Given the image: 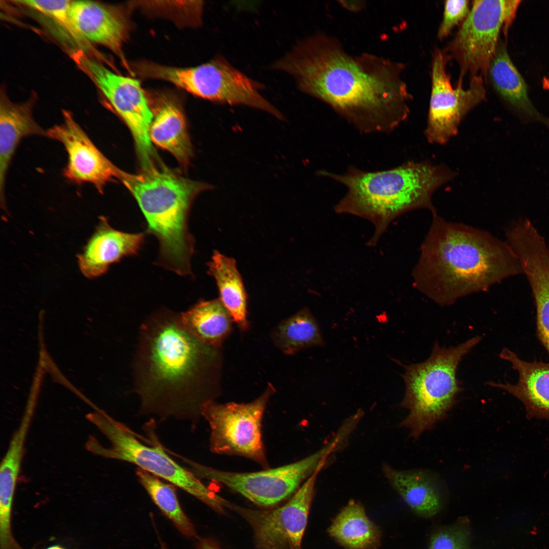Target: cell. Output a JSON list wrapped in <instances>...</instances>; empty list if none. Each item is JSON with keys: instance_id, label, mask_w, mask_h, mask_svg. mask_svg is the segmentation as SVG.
Instances as JSON below:
<instances>
[{"instance_id": "obj_1", "label": "cell", "mask_w": 549, "mask_h": 549, "mask_svg": "<svg viewBox=\"0 0 549 549\" xmlns=\"http://www.w3.org/2000/svg\"><path fill=\"white\" fill-rule=\"evenodd\" d=\"M270 68L292 77L301 92L362 133L391 132L408 116L411 97L403 64L367 53L352 55L325 34L297 42Z\"/></svg>"}, {"instance_id": "obj_2", "label": "cell", "mask_w": 549, "mask_h": 549, "mask_svg": "<svg viewBox=\"0 0 549 549\" xmlns=\"http://www.w3.org/2000/svg\"><path fill=\"white\" fill-rule=\"evenodd\" d=\"M219 349L192 334L180 314L165 310L147 318L134 365L141 413L198 421L217 395Z\"/></svg>"}, {"instance_id": "obj_3", "label": "cell", "mask_w": 549, "mask_h": 549, "mask_svg": "<svg viewBox=\"0 0 549 549\" xmlns=\"http://www.w3.org/2000/svg\"><path fill=\"white\" fill-rule=\"evenodd\" d=\"M412 271L416 289L445 306L523 274L513 250L490 232L435 212Z\"/></svg>"}, {"instance_id": "obj_4", "label": "cell", "mask_w": 549, "mask_h": 549, "mask_svg": "<svg viewBox=\"0 0 549 549\" xmlns=\"http://www.w3.org/2000/svg\"><path fill=\"white\" fill-rule=\"evenodd\" d=\"M318 174L346 187L334 209L371 221L376 228L373 243L392 220L405 212L419 208L436 212L434 193L455 176L443 165L412 161L385 170L368 171L351 166L342 174L321 170Z\"/></svg>"}, {"instance_id": "obj_5", "label": "cell", "mask_w": 549, "mask_h": 549, "mask_svg": "<svg viewBox=\"0 0 549 549\" xmlns=\"http://www.w3.org/2000/svg\"><path fill=\"white\" fill-rule=\"evenodd\" d=\"M119 179L136 200L147 223L146 232L159 242L157 264L180 276H191L195 240L188 228L193 200L212 188L162 166L138 174L120 170Z\"/></svg>"}, {"instance_id": "obj_6", "label": "cell", "mask_w": 549, "mask_h": 549, "mask_svg": "<svg viewBox=\"0 0 549 549\" xmlns=\"http://www.w3.org/2000/svg\"><path fill=\"white\" fill-rule=\"evenodd\" d=\"M481 340L476 336L448 348L436 342L426 360L405 367L406 390L400 405L409 414L400 426L408 429L411 437L417 439L432 430L455 405L462 389L456 378L458 365Z\"/></svg>"}, {"instance_id": "obj_7", "label": "cell", "mask_w": 549, "mask_h": 549, "mask_svg": "<svg viewBox=\"0 0 549 549\" xmlns=\"http://www.w3.org/2000/svg\"><path fill=\"white\" fill-rule=\"evenodd\" d=\"M86 418L110 443V447H105L90 436L85 443L89 451L105 458L134 464L180 488L216 512H226L224 498L206 486L191 470L179 465L162 447L143 443L130 429L103 411L89 413Z\"/></svg>"}, {"instance_id": "obj_8", "label": "cell", "mask_w": 549, "mask_h": 549, "mask_svg": "<svg viewBox=\"0 0 549 549\" xmlns=\"http://www.w3.org/2000/svg\"><path fill=\"white\" fill-rule=\"evenodd\" d=\"M146 77L170 82L191 94L211 102L245 106L262 110L281 120L286 118L261 92L264 85L234 67L219 55L208 62L190 68L146 64Z\"/></svg>"}, {"instance_id": "obj_9", "label": "cell", "mask_w": 549, "mask_h": 549, "mask_svg": "<svg viewBox=\"0 0 549 549\" xmlns=\"http://www.w3.org/2000/svg\"><path fill=\"white\" fill-rule=\"evenodd\" d=\"M345 437L336 432L326 444L314 453L295 462L252 472H233L210 468L193 461L186 462L199 478L227 486L255 504L276 505L291 497L329 457L345 445Z\"/></svg>"}, {"instance_id": "obj_10", "label": "cell", "mask_w": 549, "mask_h": 549, "mask_svg": "<svg viewBox=\"0 0 549 549\" xmlns=\"http://www.w3.org/2000/svg\"><path fill=\"white\" fill-rule=\"evenodd\" d=\"M520 1H474L467 17L443 51L460 66V78H486L502 28L506 37Z\"/></svg>"}, {"instance_id": "obj_11", "label": "cell", "mask_w": 549, "mask_h": 549, "mask_svg": "<svg viewBox=\"0 0 549 549\" xmlns=\"http://www.w3.org/2000/svg\"><path fill=\"white\" fill-rule=\"evenodd\" d=\"M275 391L269 383L265 391L249 403L221 404L212 400L205 403L201 415L210 426L211 451L245 457L268 469L262 438V420L267 403Z\"/></svg>"}, {"instance_id": "obj_12", "label": "cell", "mask_w": 549, "mask_h": 549, "mask_svg": "<svg viewBox=\"0 0 549 549\" xmlns=\"http://www.w3.org/2000/svg\"><path fill=\"white\" fill-rule=\"evenodd\" d=\"M319 468L284 505L273 509L242 507L224 499L223 505L239 515L252 530L255 549H301L314 497Z\"/></svg>"}, {"instance_id": "obj_13", "label": "cell", "mask_w": 549, "mask_h": 549, "mask_svg": "<svg viewBox=\"0 0 549 549\" xmlns=\"http://www.w3.org/2000/svg\"><path fill=\"white\" fill-rule=\"evenodd\" d=\"M448 59L443 51L436 50L432 68V89L424 134L431 143L444 144L455 136L463 118L485 98L484 78H471L469 87L459 79L455 88L446 70Z\"/></svg>"}, {"instance_id": "obj_14", "label": "cell", "mask_w": 549, "mask_h": 549, "mask_svg": "<svg viewBox=\"0 0 549 549\" xmlns=\"http://www.w3.org/2000/svg\"><path fill=\"white\" fill-rule=\"evenodd\" d=\"M81 63L129 127L143 169L152 166L154 153L149 129L154 114L139 81L88 58L81 57Z\"/></svg>"}, {"instance_id": "obj_15", "label": "cell", "mask_w": 549, "mask_h": 549, "mask_svg": "<svg viewBox=\"0 0 549 549\" xmlns=\"http://www.w3.org/2000/svg\"><path fill=\"white\" fill-rule=\"evenodd\" d=\"M63 114V123L46 133L47 137L61 143L67 152L65 177L77 184H90L103 192L107 184L119 178L120 170L97 148L69 111L64 110Z\"/></svg>"}, {"instance_id": "obj_16", "label": "cell", "mask_w": 549, "mask_h": 549, "mask_svg": "<svg viewBox=\"0 0 549 549\" xmlns=\"http://www.w3.org/2000/svg\"><path fill=\"white\" fill-rule=\"evenodd\" d=\"M145 233H127L112 227L102 217L82 252L78 255L79 268L89 279L104 274L110 266L123 258L138 253Z\"/></svg>"}, {"instance_id": "obj_17", "label": "cell", "mask_w": 549, "mask_h": 549, "mask_svg": "<svg viewBox=\"0 0 549 549\" xmlns=\"http://www.w3.org/2000/svg\"><path fill=\"white\" fill-rule=\"evenodd\" d=\"M70 15L81 38L119 53L129 26L123 12L114 7L89 1H72Z\"/></svg>"}, {"instance_id": "obj_18", "label": "cell", "mask_w": 549, "mask_h": 549, "mask_svg": "<svg viewBox=\"0 0 549 549\" xmlns=\"http://www.w3.org/2000/svg\"><path fill=\"white\" fill-rule=\"evenodd\" d=\"M500 357L510 362L518 372V382L512 384L492 381L487 384L505 390L519 399L530 418L549 419V363L524 361L507 348L502 350Z\"/></svg>"}, {"instance_id": "obj_19", "label": "cell", "mask_w": 549, "mask_h": 549, "mask_svg": "<svg viewBox=\"0 0 549 549\" xmlns=\"http://www.w3.org/2000/svg\"><path fill=\"white\" fill-rule=\"evenodd\" d=\"M45 136L44 130L35 120L33 102L15 103L4 95L0 103V195L5 204L6 175L16 148L23 138Z\"/></svg>"}, {"instance_id": "obj_20", "label": "cell", "mask_w": 549, "mask_h": 549, "mask_svg": "<svg viewBox=\"0 0 549 549\" xmlns=\"http://www.w3.org/2000/svg\"><path fill=\"white\" fill-rule=\"evenodd\" d=\"M383 472L389 483L417 514L436 515L441 509V499L435 478L423 470H399L388 464Z\"/></svg>"}, {"instance_id": "obj_21", "label": "cell", "mask_w": 549, "mask_h": 549, "mask_svg": "<svg viewBox=\"0 0 549 549\" xmlns=\"http://www.w3.org/2000/svg\"><path fill=\"white\" fill-rule=\"evenodd\" d=\"M151 141L169 151L181 163L187 165L192 155L185 117L178 104L172 99L163 101L157 110L149 129Z\"/></svg>"}, {"instance_id": "obj_22", "label": "cell", "mask_w": 549, "mask_h": 549, "mask_svg": "<svg viewBox=\"0 0 549 549\" xmlns=\"http://www.w3.org/2000/svg\"><path fill=\"white\" fill-rule=\"evenodd\" d=\"M328 532L344 549H378L381 532L360 503L351 500L333 520Z\"/></svg>"}, {"instance_id": "obj_23", "label": "cell", "mask_w": 549, "mask_h": 549, "mask_svg": "<svg viewBox=\"0 0 549 549\" xmlns=\"http://www.w3.org/2000/svg\"><path fill=\"white\" fill-rule=\"evenodd\" d=\"M208 266V272L216 282L219 300L239 328L247 331L250 326L247 296L235 260L215 251Z\"/></svg>"}, {"instance_id": "obj_24", "label": "cell", "mask_w": 549, "mask_h": 549, "mask_svg": "<svg viewBox=\"0 0 549 549\" xmlns=\"http://www.w3.org/2000/svg\"><path fill=\"white\" fill-rule=\"evenodd\" d=\"M488 73L496 89L505 101L527 116L549 124L532 104L526 84L502 43H498Z\"/></svg>"}, {"instance_id": "obj_25", "label": "cell", "mask_w": 549, "mask_h": 549, "mask_svg": "<svg viewBox=\"0 0 549 549\" xmlns=\"http://www.w3.org/2000/svg\"><path fill=\"white\" fill-rule=\"evenodd\" d=\"M180 316L192 334L216 348H220L232 329L233 321L219 299L199 301Z\"/></svg>"}, {"instance_id": "obj_26", "label": "cell", "mask_w": 549, "mask_h": 549, "mask_svg": "<svg viewBox=\"0 0 549 549\" xmlns=\"http://www.w3.org/2000/svg\"><path fill=\"white\" fill-rule=\"evenodd\" d=\"M275 345L285 354L325 345L318 322L308 309H303L280 322L272 330Z\"/></svg>"}, {"instance_id": "obj_27", "label": "cell", "mask_w": 549, "mask_h": 549, "mask_svg": "<svg viewBox=\"0 0 549 549\" xmlns=\"http://www.w3.org/2000/svg\"><path fill=\"white\" fill-rule=\"evenodd\" d=\"M522 268L536 306L538 336L549 354V252L528 257Z\"/></svg>"}, {"instance_id": "obj_28", "label": "cell", "mask_w": 549, "mask_h": 549, "mask_svg": "<svg viewBox=\"0 0 549 549\" xmlns=\"http://www.w3.org/2000/svg\"><path fill=\"white\" fill-rule=\"evenodd\" d=\"M136 474L154 504L178 531L186 537H196L195 527L180 505L175 486L139 468Z\"/></svg>"}, {"instance_id": "obj_29", "label": "cell", "mask_w": 549, "mask_h": 549, "mask_svg": "<svg viewBox=\"0 0 549 549\" xmlns=\"http://www.w3.org/2000/svg\"><path fill=\"white\" fill-rule=\"evenodd\" d=\"M35 401L29 400L19 426L13 434L0 467V502H13L24 446L34 412Z\"/></svg>"}, {"instance_id": "obj_30", "label": "cell", "mask_w": 549, "mask_h": 549, "mask_svg": "<svg viewBox=\"0 0 549 549\" xmlns=\"http://www.w3.org/2000/svg\"><path fill=\"white\" fill-rule=\"evenodd\" d=\"M71 1H17L18 4L52 20L66 36L78 47H83L85 41L76 31L71 18Z\"/></svg>"}, {"instance_id": "obj_31", "label": "cell", "mask_w": 549, "mask_h": 549, "mask_svg": "<svg viewBox=\"0 0 549 549\" xmlns=\"http://www.w3.org/2000/svg\"><path fill=\"white\" fill-rule=\"evenodd\" d=\"M470 11L469 1H446L443 19L438 32V38L442 39L447 37L456 25L465 19Z\"/></svg>"}, {"instance_id": "obj_32", "label": "cell", "mask_w": 549, "mask_h": 549, "mask_svg": "<svg viewBox=\"0 0 549 549\" xmlns=\"http://www.w3.org/2000/svg\"><path fill=\"white\" fill-rule=\"evenodd\" d=\"M429 549H469L467 536L460 530L439 531L432 536Z\"/></svg>"}, {"instance_id": "obj_33", "label": "cell", "mask_w": 549, "mask_h": 549, "mask_svg": "<svg viewBox=\"0 0 549 549\" xmlns=\"http://www.w3.org/2000/svg\"><path fill=\"white\" fill-rule=\"evenodd\" d=\"M340 4L344 8L351 12H358L365 6V2L362 1H340Z\"/></svg>"}, {"instance_id": "obj_34", "label": "cell", "mask_w": 549, "mask_h": 549, "mask_svg": "<svg viewBox=\"0 0 549 549\" xmlns=\"http://www.w3.org/2000/svg\"><path fill=\"white\" fill-rule=\"evenodd\" d=\"M197 547L198 549H222L215 541L207 538H200Z\"/></svg>"}, {"instance_id": "obj_35", "label": "cell", "mask_w": 549, "mask_h": 549, "mask_svg": "<svg viewBox=\"0 0 549 549\" xmlns=\"http://www.w3.org/2000/svg\"><path fill=\"white\" fill-rule=\"evenodd\" d=\"M542 86L545 89L549 90V77H545L542 80Z\"/></svg>"}, {"instance_id": "obj_36", "label": "cell", "mask_w": 549, "mask_h": 549, "mask_svg": "<svg viewBox=\"0 0 549 549\" xmlns=\"http://www.w3.org/2000/svg\"><path fill=\"white\" fill-rule=\"evenodd\" d=\"M46 549H65V548L62 547V546H60L59 545H53V546H51L50 547H49L48 548H47Z\"/></svg>"}, {"instance_id": "obj_37", "label": "cell", "mask_w": 549, "mask_h": 549, "mask_svg": "<svg viewBox=\"0 0 549 549\" xmlns=\"http://www.w3.org/2000/svg\"><path fill=\"white\" fill-rule=\"evenodd\" d=\"M0 505H13V504H0Z\"/></svg>"}, {"instance_id": "obj_38", "label": "cell", "mask_w": 549, "mask_h": 549, "mask_svg": "<svg viewBox=\"0 0 549 549\" xmlns=\"http://www.w3.org/2000/svg\"><path fill=\"white\" fill-rule=\"evenodd\" d=\"M1 504H13V503H1Z\"/></svg>"}]
</instances>
